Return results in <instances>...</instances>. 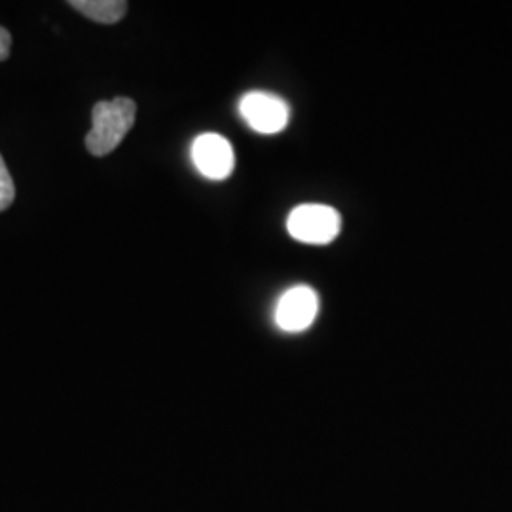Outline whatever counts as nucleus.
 <instances>
[{
	"label": "nucleus",
	"instance_id": "f257e3e1",
	"mask_svg": "<svg viewBox=\"0 0 512 512\" xmlns=\"http://www.w3.org/2000/svg\"><path fill=\"white\" fill-rule=\"evenodd\" d=\"M137 118V105L129 97H116L112 101H99L93 107V126L86 135L88 152L103 158L120 147Z\"/></svg>",
	"mask_w": 512,
	"mask_h": 512
},
{
	"label": "nucleus",
	"instance_id": "f03ea898",
	"mask_svg": "<svg viewBox=\"0 0 512 512\" xmlns=\"http://www.w3.org/2000/svg\"><path fill=\"white\" fill-rule=\"evenodd\" d=\"M342 228L340 213L321 203H304L294 207L287 219V230L296 241L308 245H329Z\"/></svg>",
	"mask_w": 512,
	"mask_h": 512
},
{
	"label": "nucleus",
	"instance_id": "7ed1b4c3",
	"mask_svg": "<svg viewBox=\"0 0 512 512\" xmlns=\"http://www.w3.org/2000/svg\"><path fill=\"white\" fill-rule=\"evenodd\" d=\"M239 112L247 126L262 135L283 131L291 120L289 105L274 93H247L239 103Z\"/></svg>",
	"mask_w": 512,
	"mask_h": 512
},
{
	"label": "nucleus",
	"instance_id": "20e7f679",
	"mask_svg": "<svg viewBox=\"0 0 512 512\" xmlns=\"http://www.w3.org/2000/svg\"><path fill=\"white\" fill-rule=\"evenodd\" d=\"M192 162L203 177L224 181L234 171V148L219 133H203L192 145Z\"/></svg>",
	"mask_w": 512,
	"mask_h": 512
},
{
	"label": "nucleus",
	"instance_id": "39448f33",
	"mask_svg": "<svg viewBox=\"0 0 512 512\" xmlns=\"http://www.w3.org/2000/svg\"><path fill=\"white\" fill-rule=\"evenodd\" d=\"M319 313V296L306 285H296L281 294L275 306V323L285 332L310 329Z\"/></svg>",
	"mask_w": 512,
	"mask_h": 512
},
{
	"label": "nucleus",
	"instance_id": "423d86ee",
	"mask_svg": "<svg viewBox=\"0 0 512 512\" xmlns=\"http://www.w3.org/2000/svg\"><path fill=\"white\" fill-rule=\"evenodd\" d=\"M69 6L82 16L105 25L118 23L128 12V2L124 0H71Z\"/></svg>",
	"mask_w": 512,
	"mask_h": 512
},
{
	"label": "nucleus",
	"instance_id": "0eeeda50",
	"mask_svg": "<svg viewBox=\"0 0 512 512\" xmlns=\"http://www.w3.org/2000/svg\"><path fill=\"white\" fill-rule=\"evenodd\" d=\"M16 198V186L12 181V175L0 156V211H6Z\"/></svg>",
	"mask_w": 512,
	"mask_h": 512
},
{
	"label": "nucleus",
	"instance_id": "6e6552de",
	"mask_svg": "<svg viewBox=\"0 0 512 512\" xmlns=\"http://www.w3.org/2000/svg\"><path fill=\"white\" fill-rule=\"evenodd\" d=\"M10 50H12V35L4 27H0V61L8 59Z\"/></svg>",
	"mask_w": 512,
	"mask_h": 512
}]
</instances>
